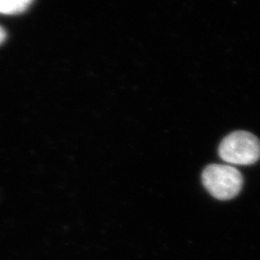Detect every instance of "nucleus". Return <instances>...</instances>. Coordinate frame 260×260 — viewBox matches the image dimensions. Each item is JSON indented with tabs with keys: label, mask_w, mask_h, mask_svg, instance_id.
I'll use <instances>...</instances> for the list:
<instances>
[{
	"label": "nucleus",
	"mask_w": 260,
	"mask_h": 260,
	"mask_svg": "<svg viewBox=\"0 0 260 260\" xmlns=\"http://www.w3.org/2000/svg\"><path fill=\"white\" fill-rule=\"evenodd\" d=\"M34 0H0V14L15 15L27 10Z\"/></svg>",
	"instance_id": "7ed1b4c3"
},
{
	"label": "nucleus",
	"mask_w": 260,
	"mask_h": 260,
	"mask_svg": "<svg viewBox=\"0 0 260 260\" xmlns=\"http://www.w3.org/2000/svg\"><path fill=\"white\" fill-rule=\"evenodd\" d=\"M6 37H7V34H6L5 29L2 26H0V45H2L5 42Z\"/></svg>",
	"instance_id": "20e7f679"
},
{
	"label": "nucleus",
	"mask_w": 260,
	"mask_h": 260,
	"mask_svg": "<svg viewBox=\"0 0 260 260\" xmlns=\"http://www.w3.org/2000/svg\"><path fill=\"white\" fill-rule=\"evenodd\" d=\"M202 181L205 189L215 199L221 201L235 198L243 186L241 173L231 165H209L203 172Z\"/></svg>",
	"instance_id": "f257e3e1"
},
{
	"label": "nucleus",
	"mask_w": 260,
	"mask_h": 260,
	"mask_svg": "<svg viewBox=\"0 0 260 260\" xmlns=\"http://www.w3.org/2000/svg\"><path fill=\"white\" fill-rule=\"evenodd\" d=\"M219 155L231 165H251L260 158V142L246 132L226 136L219 146Z\"/></svg>",
	"instance_id": "f03ea898"
}]
</instances>
